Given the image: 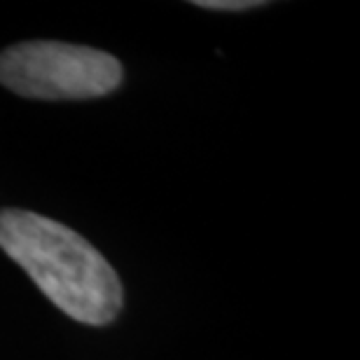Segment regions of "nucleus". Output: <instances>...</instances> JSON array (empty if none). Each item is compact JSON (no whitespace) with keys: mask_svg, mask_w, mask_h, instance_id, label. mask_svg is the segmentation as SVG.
Here are the masks:
<instances>
[{"mask_svg":"<svg viewBox=\"0 0 360 360\" xmlns=\"http://www.w3.org/2000/svg\"><path fill=\"white\" fill-rule=\"evenodd\" d=\"M0 248L73 321L101 328L122 311L120 276L75 229L33 211L3 208Z\"/></svg>","mask_w":360,"mask_h":360,"instance_id":"f257e3e1","label":"nucleus"},{"mask_svg":"<svg viewBox=\"0 0 360 360\" xmlns=\"http://www.w3.org/2000/svg\"><path fill=\"white\" fill-rule=\"evenodd\" d=\"M124 70L112 54L70 42L33 40L0 52V84L40 101H84L108 96Z\"/></svg>","mask_w":360,"mask_h":360,"instance_id":"f03ea898","label":"nucleus"},{"mask_svg":"<svg viewBox=\"0 0 360 360\" xmlns=\"http://www.w3.org/2000/svg\"><path fill=\"white\" fill-rule=\"evenodd\" d=\"M194 5H197V7H204V10L246 12V10H253V7H262L264 3H257V0H197Z\"/></svg>","mask_w":360,"mask_h":360,"instance_id":"7ed1b4c3","label":"nucleus"}]
</instances>
